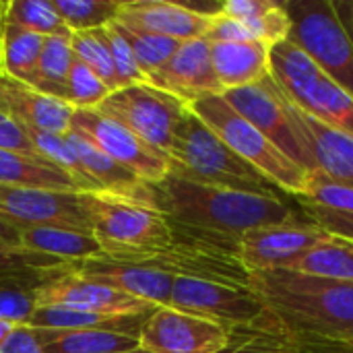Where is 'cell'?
I'll use <instances>...</instances> for the list:
<instances>
[{"label":"cell","mask_w":353,"mask_h":353,"mask_svg":"<svg viewBox=\"0 0 353 353\" xmlns=\"http://www.w3.org/2000/svg\"><path fill=\"white\" fill-rule=\"evenodd\" d=\"M221 95L242 118H246L298 165L310 174L319 170L310 145L298 124L292 99L275 85L271 77L259 85L232 89Z\"/></svg>","instance_id":"52a82bcc"},{"label":"cell","mask_w":353,"mask_h":353,"mask_svg":"<svg viewBox=\"0 0 353 353\" xmlns=\"http://www.w3.org/2000/svg\"><path fill=\"white\" fill-rule=\"evenodd\" d=\"M66 139L72 145L77 157L81 159L85 172L89 174V178L93 180V184L97 186L99 192L155 209L151 184L137 178L130 170L122 168L118 161H114L110 155H105L97 145H93L81 132L70 128L66 132Z\"/></svg>","instance_id":"d6986e66"},{"label":"cell","mask_w":353,"mask_h":353,"mask_svg":"<svg viewBox=\"0 0 353 353\" xmlns=\"http://www.w3.org/2000/svg\"><path fill=\"white\" fill-rule=\"evenodd\" d=\"M91 234L105 256L116 261H147L174 242L170 221L155 209L103 192H79Z\"/></svg>","instance_id":"277c9868"},{"label":"cell","mask_w":353,"mask_h":353,"mask_svg":"<svg viewBox=\"0 0 353 353\" xmlns=\"http://www.w3.org/2000/svg\"><path fill=\"white\" fill-rule=\"evenodd\" d=\"M170 174L194 184L263 196H281V190L271 180H267L256 168L232 151L190 110L184 114L174 132L170 149Z\"/></svg>","instance_id":"3957f363"},{"label":"cell","mask_w":353,"mask_h":353,"mask_svg":"<svg viewBox=\"0 0 353 353\" xmlns=\"http://www.w3.org/2000/svg\"><path fill=\"white\" fill-rule=\"evenodd\" d=\"M0 353H43V333L41 329L29 325H17Z\"/></svg>","instance_id":"b9f144b4"},{"label":"cell","mask_w":353,"mask_h":353,"mask_svg":"<svg viewBox=\"0 0 353 353\" xmlns=\"http://www.w3.org/2000/svg\"><path fill=\"white\" fill-rule=\"evenodd\" d=\"M70 46H72L74 58L81 60L87 68H91L112 91L120 89L116 66H114V60H112V52H110L103 27L93 29V31L72 33Z\"/></svg>","instance_id":"d6a6232c"},{"label":"cell","mask_w":353,"mask_h":353,"mask_svg":"<svg viewBox=\"0 0 353 353\" xmlns=\"http://www.w3.org/2000/svg\"><path fill=\"white\" fill-rule=\"evenodd\" d=\"M0 8L21 27L41 37H72L52 0H4Z\"/></svg>","instance_id":"1f68e13d"},{"label":"cell","mask_w":353,"mask_h":353,"mask_svg":"<svg viewBox=\"0 0 353 353\" xmlns=\"http://www.w3.org/2000/svg\"><path fill=\"white\" fill-rule=\"evenodd\" d=\"M294 337H296L298 353H353L352 343H337V341H325V339H312L300 335Z\"/></svg>","instance_id":"ee69618b"},{"label":"cell","mask_w":353,"mask_h":353,"mask_svg":"<svg viewBox=\"0 0 353 353\" xmlns=\"http://www.w3.org/2000/svg\"><path fill=\"white\" fill-rule=\"evenodd\" d=\"M149 85L190 103L207 95H221L223 89L211 62V43L201 39L182 41L176 54L147 79Z\"/></svg>","instance_id":"2e32d148"},{"label":"cell","mask_w":353,"mask_h":353,"mask_svg":"<svg viewBox=\"0 0 353 353\" xmlns=\"http://www.w3.org/2000/svg\"><path fill=\"white\" fill-rule=\"evenodd\" d=\"M298 201H300L302 213L306 215L308 221L316 223L319 228H323L331 236L345 238V240L353 242V213L327 209V207L314 205V203H310L306 199H298Z\"/></svg>","instance_id":"ab89813d"},{"label":"cell","mask_w":353,"mask_h":353,"mask_svg":"<svg viewBox=\"0 0 353 353\" xmlns=\"http://www.w3.org/2000/svg\"><path fill=\"white\" fill-rule=\"evenodd\" d=\"M279 2L273 0H228L219 4V14L238 21H256L277 8Z\"/></svg>","instance_id":"60d3db41"},{"label":"cell","mask_w":353,"mask_h":353,"mask_svg":"<svg viewBox=\"0 0 353 353\" xmlns=\"http://www.w3.org/2000/svg\"><path fill=\"white\" fill-rule=\"evenodd\" d=\"M168 306L209 319L230 331L252 327L269 314L252 290L194 277H176Z\"/></svg>","instance_id":"9c48e42d"},{"label":"cell","mask_w":353,"mask_h":353,"mask_svg":"<svg viewBox=\"0 0 353 353\" xmlns=\"http://www.w3.org/2000/svg\"><path fill=\"white\" fill-rule=\"evenodd\" d=\"M0 221L17 232L35 228H66L89 232L79 192L0 186Z\"/></svg>","instance_id":"7c38bea8"},{"label":"cell","mask_w":353,"mask_h":353,"mask_svg":"<svg viewBox=\"0 0 353 353\" xmlns=\"http://www.w3.org/2000/svg\"><path fill=\"white\" fill-rule=\"evenodd\" d=\"M41 281L0 277V319L12 325H27L29 316L37 308L35 290Z\"/></svg>","instance_id":"8d00e7d4"},{"label":"cell","mask_w":353,"mask_h":353,"mask_svg":"<svg viewBox=\"0 0 353 353\" xmlns=\"http://www.w3.org/2000/svg\"><path fill=\"white\" fill-rule=\"evenodd\" d=\"M223 353H298L296 337L269 312L261 323L232 331V343Z\"/></svg>","instance_id":"f546056e"},{"label":"cell","mask_w":353,"mask_h":353,"mask_svg":"<svg viewBox=\"0 0 353 353\" xmlns=\"http://www.w3.org/2000/svg\"><path fill=\"white\" fill-rule=\"evenodd\" d=\"M151 312L116 316V314L74 310L64 306H37L29 316L27 325L35 329H52V331H116V333L139 337Z\"/></svg>","instance_id":"7402d4cb"},{"label":"cell","mask_w":353,"mask_h":353,"mask_svg":"<svg viewBox=\"0 0 353 353\" xmlns=\"http://www.w3.org/2000/svg\"><path fill=\"white\" fill-rule=\"evenodd\" d=\"M97 110L170 157L174 132L188 112V103L149 83H141L112 91Z\"/></svg>","instance_id":"ba28073f"},{"label":"cell","mask_w":353,"mask_h":353,"mask_svg":"<svg viewBox=\"0 0 353 353\" xmlns=\"http://www.w3.org/2000/svg\"><path fill=\"white\" fill-rule=\"evenodd\" d=\"M124 35V39L128 41L134 60L139 64V68L143 70V74L149 79L153 72H157L174 54L176 50L182 46V41L178 39H170V37H161V35H153V33H145L132 27H124L120 23H116Z\"/></svg>","instance_id":"e575fe53"},{"label":"cell","mask_w":353,"mask_h":353,"mask_svg":"<svg viewBox=\"0 0 353 353\" xmlns=\"http://www.w3.org/2000/svg\"><path fill=\"white\" fill-rule=\"evenodd\" d=\"M151 188L155 209L170 223L194 232L240 238L252 230L298 219L292 205L281 196L194 184L172 174L151 184Z\"/></svg>","instance_id":"6da1fadb"},{"label":"cell","mask_w":353,"mask_h":353,"mask_svg":"<svg viewBox=\"0 0 353 353\" xmlns=\"http://www.w3.org/2000/svg\"><path fill=\"white\" fill-rule=\"evenodd\" d=\"M64 273L85 277L91 281L105 283L126 296L139 298L153 306H168L176 277L159 271L155 267L134 263V261H116L110 256H97L87 261H72L60 267Z\"/></svg>","instance_id":"9a60e30c"},{"label":"cell","mask_w":353,"mask_h":353,"mask_svg":"<svg viewBox=\"0 0 353 353\" xmlns=\"http://www.w3.org/2000/svg\"><path fill=\"white\" fill-rule=\"evenodd\" d=\"M110 93L112 89L91 68L74 58L66 83V103L72 110H97Z\"/></svg>","instance_id":"74e56055"},{"label":"cell","mask_w":353,"mask_h":353,"mask_svg":"<svg viewBox=\"0 0 353 353\" xmlns=\"http://www.w3.org/2000/svg\"><path fill=\"white\" fill-rule=\"evenodd\" d=\"M0 149L14 151V153L29 155V157H39L37 151L33 149L31 141L27 139L25 130L19 124H14L8 116H4L2 112H0Z\"/></svg>","instance_id":"7bdbcfd3"},{"label":"cell","mask_w":353,"mask_h":353,"mask_svg":"<svg viewBox=\"0 0 353 353\" xmlns=\"http://www.w3.org/2000/svg\"><path fill=\"white\" fill-rule=\"evenodd\" d=\"M74 62L70 37H43L33 89L66 101V83Z\"/></svg>","instance_id":"f1b7e54d"},{"label":"cell","mask_w":353,"mask_h":353,"mask_svg":"<svg viewBox=\"0 0 353 353\" xmlns=\"http://www.w3.org/2000/svg\"><path fill=\"white\" fill-rule=\"evenodd\" d=\"M35 300L37 306H64L116 316H132L157 308L139 298L126 296L105 283L64 273L60 267L50 271L48 279L35 290Z\"/></svg>","instance_id":"4fadbf2b"},{"label":"cell","mask_w":353,"mask_h":353,"mask_svg":"<svg viewBox=\"0 0 353 353\" xmlns=\"http://www.w3.org/2000/svg\"><path fill=\"white\" fill-rule=\"evenodd\" d=\"M126 353H153V352H147V350H143V347L139 345L137 350H132V352H126Z\"/></svg>","instance_id":"c3c4849f"},{"label":"cell","mask_w":353,"mask_h":353,"mask_svg":"<svg viewBox=\"0 0 353 353\" xmlns=\"http://www.w3.org/2000/svg\"><path fill=\"white\" fill-rule=\"evenodd\" d=\"M14 327H17V325H12V323H8V321L0 319V347L6 343V339L10 337V333L14 331Z\"/></svg>","instance_id":"7dc6e473"},{"label":"cell","mask_w":353,"mask_h":353,"mask_svg":"<svg viewBox=\"0 0 353 353\" xmlns=\"http://www.w3.org/2000/svg\"><path fill=\"white\" fill-rule=\"evenodd\" d=\"M329 234L312 221H292L252 230L240 236L238 252L244 267L252 271L288 269L298 256L323 242Z\"/></svg>","instance_id":"5bb4252c"},{"label":"cell","mask_w":353,"mask_h":353,"mask_svg":"<svg viewBox=\"0 0 353 353\" xmlns=\"http://www.w3.org/2000/svg\"><path fill=\"white\" fill-rule=\"evenodd\" d=\"M0 186L81 192L74 180L54 163L4 149H0Z\"/></svg>","instance_id":"d4e9b609"},{"label":"cell","mask_w":353,"mask_h":353,"mask_svg":"<svg viewBox=\"0 0 353 353\" xmlns=\"http://www.w3.org/2000/svg\"><path fill=\"white\" fill-rule=\"evenodd\" d=\"M211 62L223 93L259 85L271 77V48L261 41L211 43Z\"/></svg>","instance_id":"ffe728a7"},{"label":"cell","mask_w":353,"mask_h":353,"mask_svg":"<svg viewBox=\"0 0 353 353\" xmlns=\"http://www.w3.org/2000/svg\"><path fill=\"white\" fill-rule=\"evenodd\" d=\"M292 101L327 128L353 139V99L331 79H327L325 72H321Z\"/></svg>","instance_id":"cb8c5ba5"},{"label":"cell","mask_w":353,"mask_h":353,"mask_svg":"<svg viewBox=\"0 0 353 353\" xmlns=\"http://www.w3.org/2000/svg\"><path fill=\"white\" fill-rule=\"evenodd\" d=\"M41 43V35L17 25L0 8V74L33 87Z\"/></svg>","instance_id":"603a6c76"},{"label":"cell","mask_w":353,"mask_h":353,"mask_svg":"<svg viewBox=\"0 0 353 353\" xmlns=\"http://www.w3.org/2000/svg\"><path fill=\"white\" fill-rule=\"evenodd\" d=\"M70 128L147 184H157L170 174V157L165 153L153 149L99 110H74Z\"/></svg>","instance_id":"30bf717a"},{"label":"cell","mask_w":353,"mask_h":353,"mask_svg":"<svg viewBox=\"0 0 353 353\" xmlns=\"http://www.w3.org/2000/svg\"><path fill=\"white\" fill-rule=\"evenodd\" d=\"M64 263L66 261L54 256L0 244V277H17V279H31L43 283L50 271L62 267Z\"/></svg>","instance_id":"d590c367"},{"label":"cell","mask_w":353,"mask_h":353,"mask_svg":"<svg viewBox=\"0 0 353 353\" xmlns=\"http://www.w3.org/2000/svg\"><path fill=\"white\" fill-rule=\"evenodd\" d=\"M54 8L72 33L101 29L112 23L122 0H52Z\"/></svg>","instance_id":"836d02e7"},{"label":"cell","mask_w":353,"mask_h":353,"mask_svg":"<svg viewBox=\"0 0 353 353\" xmlns=\"http://www.w3.org/2000/svg\"><path fill=\"white\" fill-rule=\"evenodd\" d=\"M27 139L31 141L33 149L37 151L39 157H43L46 161L54 163L56 168H60L62 172H66L74 184L81 188V192H99L97 186L93 184V180L89 178V174L85 172L81 159L77 157L72 145L68 143L66 134H54V132H46V130H35V128H23Z\"/></svg>","instance_id":"4dcf8cb0"},{"label":"cell","mask_w":353,"mask_h":353,"mask_svg":"<svg viewBox=\"0 0 353 353\" xmlns=\"http://www.w3.org/2000/svg\"><path fill=\"white\" fill-rule=\"evenodd\" d=\"M188 110L201 118L232 151L256 168L281 192L304 199L310 184V172L275 147L261 130L242 118L223 95H207L188 103Z\"/></svg>","instance_id":"5b68a950"},{"label":"cell","mask_w":353,"mask_h":353,"mask_svg":"<svg viewBox=\"0 0 353 353\" xmlns=\"http://www.w3.org/2000/svg\"><path fill=\"white\" fill-rule=\"evenodd\" d=\"M43 333V353H126L139 347V337L116 331H52Z\"/></svg>","instance_id":"83f0119b"},{"label":"cell","mask_w":353,"mask_h":353,"mask_svg":"<svg viewBox=\"0 0 353 353\" xmlns=\"http://www.w3.org/2000/svg\"><path fill=\"white\" fill-rule=\"evenodd\" d=\"M103 33H105L108 46H110V52H112V60H114V66H116V74H118L120 89L122 87H130V85L147 83V77L139 68V64L134 60V54H132L128 41L124 39L120 27L116 25V21L108 23L103 27Z\"/></svg>","instance_id":"f35d334b"},{"label":"cell","mask_w":353,"mask_h":353,"mask_svg":"<svg viewBox=\"0 0 353 353\" xmlns=\"http://www.w3.org/2000/svg\"><path fill=\"white\" fill-rule=\"evenodd\" d=\"M333 8L353 41V0H333Z\"/></svg>","instance_id":"f6af8a7d"},{"label":"cell","mask_w":353,"mask_h":353,"mask_svg":"<svg viewBox=\"0 0 353 353\" xmlns=\"http://www.w3.org/2000/svg\"><path fill=\"white\" fill-rule=\"evenodd\" d=\"M0 112L21 128H35L54 134L70 130L74 110L56 97H50L31 85L0 74Z\"/></svg>","instance_id":"ac0fdd59"},{"label":"cell","mask_w":353,"mask_h":353,"mask_svg":"<svg viewBox=\"0 0 353 353\" xmlns=\"http://www.w3.org/2000/svg\"><path fill=\"white\" fill-rule=\"evenodd\" d=\"M288 269L321 279L353 283V242L329 234L323 242L298 256Z\"/></svg>","instance_id":"4316f807"},{"label":"cell","mask_w":353,"mask_h":353,"mask_svg":"<svg viewBox=\"0 0 353 353\" xmlns=\"http://www.w3.org/2000/svg\"><path fill=\"white\" fill-rule=\"evenodd\" d=\"M292 27L288 39L302 48L353 99V41L335 14L333 0L283 2Z\"/></svg>","instance_id":"8992f818"},{"label":"cell","mask_w":353,"mask_h":353,"mask_svg":"<svg viewBox=\"0 0 353 353\" xmlns=\"http://www.w3.org/2000/svg\"><path fill=\"white\" fill-rule=\"evenodd\" d=\"M294 112L314 155L319 168L316 172L353 188V139L327 128L325 124L308 116L304 110H300L296 103H294Z\"/></svg>","instance_id":"44dd1931"},{"label":"cell","mask_w":353,"mask_h":353,"mask_svg":"<svg viewBox=\"0 0 353 353\" xmlns=\"http://www.w3.org/2000/svg\"><path fill=\"white\" fill-rule=\"evenodd\" d=\"M230 343V329L170 306L155 308L139 335V345L153 353H223Z\"/></svg>","instance_id":"8fae6325"},{"label":"cell","mask_w":353,"mask_h":353,"mask_svg":"<svg viewBox=\"0 0 353 353\" xmlns=\"http://www.w3.org/2000/svg\"><path fill=\"white\" fill-rule=\"evenodd\" d=\"M250 290L290 333L353 345V283L271 269L252 271Z\"/></svg>","instance_id":"7a4b0ae2"},{"label":"cell","mask_w":353,"mask_h":353,"mask_svg":"<svg viewBox=\"0 0 353 353\" xmlns=\"http://www.w3.org/2000/svg\"><path fill=\"white\" fill-rule=\"evenodd\" d=\"M213 14L194 10L190 4L168 0H122L116 23L145 33L190 41L207 35Z\"/></svg>","instance_id":"e0dca14e"},{"label":"cell","mask_w":353,"mask_h":353,"mask_svg":"<svg viewBox=\"0 0 353 353\" xmlns=\"http://www.w3.org/2000/svg\"><path fill=\"white\" fill-rule=\"evenodd\" d=\"M0 244L2 246H12V248H21V234L14 228H10V225L0 221Z\"/></svg>","instance_id":"bcb514c9"},{"label":"cell","mask_w":353,"mask_h":353,"mask_svg":"<svg viewBox=\"0 0 353 353\" xmlns=\"http://www.w3.org/2000/svg\"><path fill=\"white\" fill-rule=\"evenodd\" d=\"M21 234V248L39 252L66 263L103 256V250L93 234L66 228H35Z\"/></svg>","instance_id":"484cf974"}]
</instances>
